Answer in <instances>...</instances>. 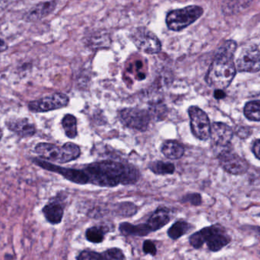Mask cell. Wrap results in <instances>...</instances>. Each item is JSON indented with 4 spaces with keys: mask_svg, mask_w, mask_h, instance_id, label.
Returning a JSON list of instances; mask_svg holds the SVG:
<instances>
[{
    "mask_svg": "<svg viewBox=\"0 0 260 260\" xmlns=\"http://www.w3.org/2000/svg\"><path fill=\"white\" fill-rule=\"evenodd\" d=\"M244 115L251 121H260V101L247 103L244 107Z\"/></svg>",
    "mask_w": 260,
    "mask_h": 260,
    "instance_id": "7402d4cb",
    "label": "cell"
},
{
    "mask_svg": "<svg viewBox=\"0 0 260 260\" xmlns=\"http://www.w3.org/2000/svg\"><path fill=\"white\" fill-rule=\"evenodd\" d=\"M70 99L62 93H55L46 96L28 104V108L34 113L47 112L65 108L68 105Z\"/></svg>",
    "mask_w": 260,
    "mask_h": 260,
    "instance_id": "30bf717a",
    "label": "cell"
},
{
    "mask_svg": "<svg viewBox=\"0 0 260 260\" xmlns=\"http://www.w3.org/2000/svg\"><path fill=\"white\" fill-rule=\"evenodd\" d=\"M130 39L136 47L143 53L155 54L161 50V43L157 36L145 27L133 29Z\"/></svg>",
    "mask_w": 260,
    "mask_h": 260,
    "instance_id": "8992f818",
    "label": "cell"
},
{
    "mask_svg": "<svg viewBox=\"0 0 260 260\" xmlns=\"http://www.w3.org/2000/svg\"><path fill=\"white\" fill-rule=\"evenodd\" d=\"M35 151L42 158L60 164L76 160L81 154L79 147L72 142H67L61 147L54 144L41 142L36 145Z\"/></svg>",
    "mask_w": 260,
    "mask_h": 260,
    "instance_id": "277c9868",
    "label": "cell"
},
{
    "mask_svg": "<svg viewBox=\"0 0 260 260\" xmlns=\"http://www.w3.org/2000/svg\"><path fill=\"white\" fill-rule=\"evenodd\" d=\"M33 163L39 166L43 169L52 172L57 173L62 177H65L67 180L78 183V184H86L88 183V177L85 171L81 170L70 169V168H61L57 165H53L41 159L34 158Z\"/></svg>",
    "mask_w": 260,
    "mask_h": 260,
    "instance_id": "8fae6325",
    "label": "cell"
},
{
    "mask_svg": "<svg viewBox=\"0 0 260 260\" xmlns=\"http://www.w3.org/2000/svg\"><path fill=\"white\" fill-rule=\"evenodd\" d=\"M210 137L214 145L228 148L233 137V130L225 123H214L211 126Z\"/></svg>",
    "mask_w": 260,
    "mask_h": 260,
    "instance_id": "4fadbf2b",
    "label": "cell"
},
{
    "mask_svg": "<svg viewBox=\"0 0 260 260\" xmlns=\"http://www.w3.org/2000/svg\"><path fill=\"white\" fill-rule=\"evenodd\" d=\"M184 201L189 202V203L194 205V206H199L202 203L201 196L198 193L189 194V195L186 196L185 197Z\"/></svg>",
    "mask_w": 260,
    "mask_h": 260,
    "instance_id": "83f0119b",
    "label": "cell"
},
{
    "mask_svg": "<svg viewBox=\"0 0 260 260\" xmlns=\"http://www.w3.org/2000/svg\"><path fill=\"white\" fill-rule=\"evenodd\" d=\"M120 230L126 236H145L151 232L148 224H140L138 225L124 222L120 224Z\"/></svg>",
    "mask_w": 260,
    "mask_h": 260,
    "instance_id": "d6986e66",
    "label": "cell"
},
{
    "mask_svg": "<svg viewBox=\"0 0 260 260\" xmlns=\"http://www.w3.org/2000/svg\"><path fill=\"white\" fill-rule=\"evenodd\" d=\"M257 232H259V234L260 235V228H259V229H258Z\"/></svg>",
    "mask_w": 260,
    "mask_h": 260,
    "instance_id": "d6a6232c",
    "label": "cell"
},
{
    "mask_svg": "<svg viewBox=\"0 0 260 260\" xmlns=\"http://www.w3.org/2000/svg\"><path fill=\"white\" fill-rule=\"evenodd\" d=\"M192 134L200 140L206 141L210 137L211 124L207 114L197 106L188 110Z\"/></svg>",
    "mask_w": 260,
    "mask_h": 260,
    "instance_id": "9c48e42d",
    "label": "cell"
},
{
    "mask_svg": "<svg viewBox=\"0 0 260 260\" xmlns=\"http://www.w3.org/2000/svg\"><path fill=\"white\" fill-rule=\"evenodd\" d=\"M190 228V224L186 221H177L170 228L168 232V236L173 240L178 239L180 237L187 233Z\"/></svg>",
    "mask_w": 260,
    "mask_h": 260,
    "instance_id": "44dd1931",
    "label": "cell"
},
{
    "mask_svg": "<svg viewBox=\"0 0 260 260\" xmlns=\"http://www.w3.org/2000/svg\"><path fill=\"white\" fill-rule=\"evenodd\" d=\"M214 97L218 100L225 98V93L224 92V90L215 89V92H214Z\"/></svg>",
    "mask_w": 260,
    "mask_h": 260,
    "instance_id": "f546056e",
    "label": "cell"
},
{
    "mask_svg": "<svg viewBox=\"0 0 260 260\" xmlns=\"http://www.w3.org/2000/svg\"><path fill=\"white\" fill-rule=\"evenodd\" d=\"M101 254V260H126L124 254L120 249H109Z\"/></svg>",
    "mask_w": 260,
    "mask_h": 260,
    "instance_id": "d4e9b609",
    "label": "cell"
},
{
    "mask_svg": "<svg viewBox=\"0 0 260 260\" xmlns=\"http://www.w3.org/2000/svg\"><path fill=\"white\" fill-rule=\"evenodd\" d=\"M204 13L201 6H188L182 9H174L168 12L166 24L173 31H180L197 21Z\"/></svg>",
    "mask_w": 260,
    "mask_h": 260,
    "instance_id": "5b68a950",
    "label": "cell"
},
{
    "mask_svg": "<svg viewBox=\"0 0 260 260\" xmlns=\"http://www.w3.org/2000/svg\"><path fill=\"white\" fill-rule=\"evenodd\" d=\"M3 130L0 129V140H1L2 138H3Z\"/></svg>",
    "mask_w": 260,
    "mask_h": 260,
    "instance_id": "1f68e13d",
    "label": "cell"
},
{
    "mask_svg": "<svg viewBox=\"0 0 260 260\" xmlns=\"http://www.w3.org/2000/svg\"><path fill=\"white\" fill-rule=\"evenodd\" d=\"M101 253L90 250L82 252L78 256L77 260H101Z\"/></svg>",
    "mask_w": 260,
    "mask_h": 260,
    "instance_id": "484cf974",
    "label": "cell"
},
{
    "mask_svg": "<svg viewBox=\"0 0 260 260\" xmlns=\"http://www.w3.org/2000/svg\"><path fill=\"white\" fill-rule=\"evenodd\" d=\"M237 43L227 41L218 49L206 75L208 85L215 89L224 90L236 76L235 55Z\"/></svg>",
    "mask_w": 260,
    "mask_h": 260,
    "instance_id": "7a4b0ae2",
    "label": "cell"
},
{
    "mask_svg": "<svg viewBox=\"0 0 260 260\" xmlns=\"http://www.w3.org/2000/svg\"><path fill=\"white\" fill-rule=\"evenodd\" d=\"M143 250L147 254H151L154 256L157 253V249L154 243L151 241H145L143 244Z\"/></svg>",
    "mask_w": 260,
    "mask_h": 260,
    "instance_id": "4316f807",
    "label": "cell"
},
{
    "mask_svg": "<svg viewBox=\"0 0 260 260\" xmlns=\"http://www.w3.org/2000/svg\"><path fill=\"white\" fill-rule=\"evenodd\" d=\"M218 160L223 169L230 174L239 175L245 174L249 169L247 160L229 148L220 153Z\"/></svg>",
    "mask_w": 260,
    "mask_h": 260,
    "instance_id": "7c38bea8",
    "label": "cell"
},
{
    "mask_svg": "<svg viewBox=\"0 0 260 260\" xmlns=\"http://www.w3.org/2000/svg\"><path fill=\"white\" fill-rule=\"evenodd\" d=\"M88 177V183L113 187L119 184H133L139 180V171L129 165L104 160L88 165L84 170Z\"/></svg>",
    "mask_w": 260,
    "mask_h": 260,
    "instance_id": "6da1fadb",
    "label": "cell"
},
{
    "mask_svg": "<svg viewBox=\"0 0 260 260\" xmlns=\"http://www.w3.org/2000/svg\"><path fill=\"white\" fill-rule=\"evenodd\" d=\"M184 151L183 145L175 141H167L161 146L164 155L171 160L180 158L184 154Z\"/></svg>",
    "mask_w": 260,
    "mask_h": 260,
    "instance_id": "ac0fdd59",
    "label": "cell"
},
{
    "mask_svg": "<svg viewBox=\"0 0 260 260\" xmlns=\"http://www.w3.org/2000/svg\"><path fill=\"white\" fill-rule=\"evenodd\" d=\"M6 126L21 137L32 136L36 133L35 124L28 118L10 119L6 121Z\"/></svg>",
    "mask_w": 260,
    "mask_h": 260,
    "instance_id": "9a60e30c",
    "label": "cell"
},
{
    "mask_svg": "<svg viewBox=\"0 0 260 260\" xmlns=\"http://www.w3.org/2000/svg\"><path fill=\"white\" fill-rule=\"evenodd\" d=\"M149 111L139 108H126L120 113V120L129 129L145 131L151 120Z\"/></svg>",
    "mask_w": 260,
    "mask_h": 260,
    "instance_id": "ba28073f",
    "label": "cell"
},
{
    "mask_svg": "<svg viewBox=\"0 0 260 260\" xmlns=\"http://www.w3.org/2000/svg\"><path fill=\"white\" fill-rule=\"evenodd\" d=\"M56 2L54 0L41 2L29 9L24 14L23 19L27 22H35L39 21L51 14L56 9Z\"/></svg>",
    "mask_w": 260,
    "mask_h": 260,
    "instance_id": "5bb4252c",
    "label": "cell"
},
{
    "mask_svg": "<svg viewBox=\"0 0 260 260\" xmlns=\"http://www.w3.org/2000/svg\"><path fill=\"white\" fill-rule=\"evenodd\" d=\"M105 229L102 227H92L86 232V238L94 244L102 243L105 239Z\"/></svg>",
    "mask_w": 260,
    "mask_h": 260,
    "instance_id": "cb8c5ba5",
    "label": "cell"
},
{
    "mask_svg": "<svg viewBox=\"0 0 260 260\" xmlns=\"http://www.w3.org/2000/svg\"><path fill=\"white\" fill-rule=\"evenodd\" d=\"M62 127L67 137L74 139L77 136V120L72 114H67L62 120Z\"/></svg>",
    "mask_w": 260,
    "mask_h": 260,
    "instance_id": "ffe728a7",
    "label": "cell"
},
{
    "mask_svg": "<svg viewBox=\"0 0 260 260\" xmlns=\"http://www.w3.org/2000/svg\"><path fill=\"white\" fill-rule=\"evenodd\" d=\"M7 48L8 46L7 44H6V41L2 39V38H0V53L4 52L5 50H7Z\"/></svg>",
    "mask_w": 260,
    "mask_h": 260,
    "instance_id": "4dcf8cb0",
    "label": "cell"
},
{
    "mask_svg": "<svg viewBox=\"0 0 260 260\" xmlns=\"http://www.w3.org/2000/svg\"><path fill=\"white\" fill-rule=\"evenodd\" d=\"M44 217L52 224H58L62 221L63 217V207L59 203H49L44 206L42 210Z\"/></svg>",
    "mask_w": 260,
    "mask_h": 260,
    "instance_id": "2e32d148",
    "label": "cell"
},
{
    "mask_svg": "<svg viewBox=\"0 0 260 260\" xmlns=\"http://www.w3.org/2000/svg\"><path fill=\"white\" fill-rule=\"evenodd\" d=\"M150 170L156 174L166 175L174 174L175 167L169 162L155 161L149 165Z\"/></svg>",
    "mask_w": 260,
    "mask_h": 260,
    "instance_id": "603a6c76",
    "label": "cell"
},
{
    "mask_svg": "<svg viewBox=\"0 0 260 260\" xmlns=\"http://www.w3.org/2000/svg\"><path fill=\"white\" fill-rule=\"evenodd\" d=\"M230 241V237L226 233L225 230L218 224L205 228L191 235L189 238L191 245L195 248H200L206 242L209 250L213 252L221 250Z\"/></svg>",
    "mask_w": 260,
    "mask_h": 260,
    "instance_id": "3957f363",
    "label": "cell"
},
{
    "mask_svg": "<svg viewBox=\"0 0 260 260\" xmlns=\"http://www.w3.org/2000/svg\"><path fill=\"white\" fill-rule=\"evenodd\" d=\"M169 211L165 208H159L152 214L148 219V225L151 232H155L166 225L170 221Z\"/></svg>",
    "mask_w": 260,
    "mask_h": 260,
    "instance_id": "e0dca14e",
    "label": "cell"
},
{
    "mask_svg": "<svg viewBox=\"0 0 260 260\" xmlns=\"http://www.w3.org/2000/svg\"><path fill=\"white\" fill-rule=\"evenodd\" d=\"M253 152L256 157L260 160V139H258L253 144Z\"/></svg>",
    "mask_w": 260,
    "mask_h": 260,
    "instance_id": "f1b7e54d",
    "label": "cell"
},
{
    "mask_svg": "<svg viewBox=\"0 0 260 260\" xmlns=\"http://www.w3.org/2000/svg\"><path fill=\"white\" fill-rule=\"evenodd\" d=\"M237 71L255 73L260 71V50L256 45L242 47L235 61Z\"/></svg>",
    "mask_w": 260,
    "mask_h": 260,
    "instance_id": "52a82bcc",
    "label": "cell"
}]
</instances>
